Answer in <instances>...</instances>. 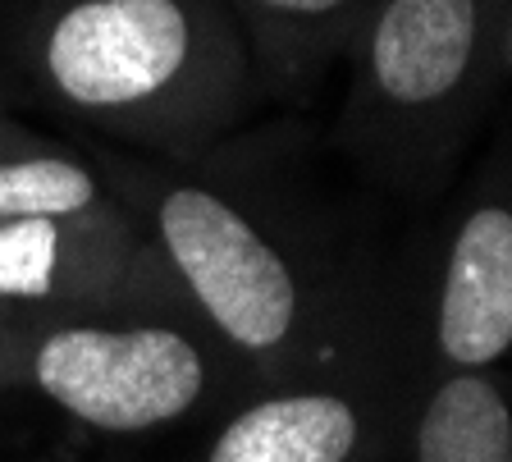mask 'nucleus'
Returning <instances> with one entry per match:
<instances>
[{"instance_id": "obj_1", "label": "nucleus", "mask_w": 512, "mask_h": 462, "mask_svg": "<svg viewBox=\"0 0 512 462\" xmlns=\"http://www.w3.org/2000/svg\"><path fill=\"white\" fill-rule=\"evenodd\" d=\"M14 380L106 435L183 421L211 389L202 339L165 321H55L19 339Z\"/></svg>"}, {"instance_id": "obj_2", "label": "nucleus", "mask_w": 512, "mask_h": 462, "mask_svg": "<svg viewBox=\"0 0 512 462\" xmlns=\"http://www.w3.org/2000/svg\"><path fill=\"white\" fill-rule=\"evenodd\" d=\"M188 0H69L42 37V74L64 106L96 119H156L202 69Z\"/></svg>"}, {"instance_id": "obj_3", "label": "nucleus", "mask_w": 512, "mask_h": 462, "mask_svg": "<svg viewBox=\"0 0 512 462\" xmlns=\"http://www.w3.org/2000/svg\"><path fill=\"white\" fill-rule=\"evenodd\" d=\"M156 243L224 344L279 357L302 330V284L284 252L211 188L174 183L156 197Z\"/></svg>"}, {"instance_id": "obj_4", "label": "nucleus", "mask_w": 512, "mask_h": 462, "mask_svg": "<svg viewBox=\"0 0 512 462\" xmlns=\"http://www.w3.org/2000/svg\"><path fill=\"white\" fill-rule=\"evenodd\" d=\"M128 234L101 206L92 215L0 220V316L14 307H87L119 289Z\"/></svg>"}, {"instance_id": "obj_5", "label": "nucleus", "mask_w": 512, "mask_h": 462, "mask_svg": "<svg viewBox=\"0 0 512 462\" xmlns=\"http://www.w3.org/2000/svg\"><path fill=\"white\" fill-rule=\"evenodd\" d=\"M485 0H384L366 37L371 92L394 110L444 106L480 55Z\"/></svg>"}, {"instance_id": "obj_6", "label": "nucleus", "mask_w": 512, "mask_h": 462, "mask_svg": "<svg viewBox=\"0 0 512 462\" xmlns=\"http://www.w3.org/2000/svg\"><path fill=\"white\" fill-rule=\"evenodd\" d=\"M435 348L453 371H485L512 353V206H476L448 243Z\"/></svg>"}, {"instance_id": "obj_7", "label": "nucleus", "mask_w": 512, "mask_h": 462, "mask_svg": "<svg viewBox=\"0 0 512 462\" xmlns=\"http://www.w3.org/2000/svg\"><path fill=\"white\" fill-rule=\"evenodd\" d=\"M362 412L334 389H284L247 403L220 426L206 462H348Z\"/></svg>"}, {"instance_id": "obj_8", "label": "nucleus", "mask_w": 512, "mask_h": 462, "mask_svg": "<svg viewBox=\"0 0 512 462\" xmlns=\"http://www.w3.org/2000/svg\"><path fill=\"white\" fill-rule=\"evenodd\" d=\"M416 462H512V403L485 371H453L416 417Z\"/></svg>"}, {"instance_id": "obj_9", "label": "nucleus", "mask_w": 512, "mask_h": 462, "mask_svg": "<svg viewBox=\"0 0 512 462\" xmlns=\"http://www.w3.org/2000/svg\"><path fill=\"white\" fill-rule=\"evenodd\" d=\"M101 206L96 179L60 151H0V220H64Z\"/></svg>"}, {"instance_id": "obj_10", "label": "nucleus", "mask_w": 512, "mask_h": 462, "mask_svg": "<svg viewBox=\"0 0 512 462\" xmlns=\"http://www.w3.org/2000/svg\"><path fill=\"white\" fill-rule=\"evenodd\" d=\"M256 14H270L279 23H316V19H334L352 5V0H247Z\"/></svg>"}, {"instance_id": "obj_11", "label": "nucleus", "mask_w": 512, "mask_h": 462, "mask_svg": "<svg viewBox=\"0 0 512 462\" xmlns=\"http://www.w3.org/2000/svg\"><path fill=\"white\" fill-rule=\"evenodd\" d=\"M19 339H23V334L14 330L5 316H0V385H14V357H19Z\"/></svg>"}, {"instance_id": "obj_12", "label": "nucleus", "mask_w": 512, "mask_h": 462, "mask_svg": "<svg viewBox=\"0 0 512 462\" xmlns=\"http://www.w3.org/2000/svg\"><path fill=\"white\" fill-rule=\"evenodd\" d=\"M508 65H512V33H508Z\"/></svg>"}]
</instances>
